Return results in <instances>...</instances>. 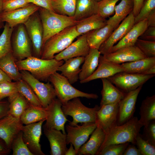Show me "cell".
<instances>
[{"label":"cell","mask_w":155,"mask_h":155,"mask_svg":"<svg viewBox=\"0 0 155 155\" xmlns=\"http://www.w3.org/2000/svg\"><path fill=\"white\" fill-rule=\"evenodd\" d=\"M18 92L16 82L11 81L0 83V101Z\"/></svg>","instance_id":"46"},{"label":"cell","mask_w":155,"mask_h":155,"mask_svg":"<svg viewBox=\"0 0 155 155\" xmlns=\"http://www.w3.org/2000/svg\"><path fill=\"white\" fill-rule=\"evenodd\" d=\"M8 98L9 103L8 114L14 117L20 118L30 103L18 92Z\"/></svg>","instance_id":"35"},{"label":"cell","mask_w":155,"mask_h":155,"mask_svg":"<svg viewBox=\"0 0 155 155\" xmlns=\"http://www.w3.org/2000/svg\"><path fill=\"white\" fill-rule=\"evenodd\" d=\"M115 28L113 26L107 24L102 27L86 33L87 41L90 48L99 49Z\"/></svg>","instance_id":"27"},{"label":"cell","mask_w":155,"mask_h":155,"mask_svg":"<svg viewBox=\"0 0 155 155\" xmlns=\"http://www.w3.org/2000/svg\"><path fill=\"white\" fill-rule=\"evenodd\" d=\"M106 135L101 128L97 127L89 140L80 148L78 154L97 155L104 141Z\"/></svg>","instance_id":"25"},{"label":"cell","mask_w":155,"mask_h":155,"mask_svg":"<svg viewBox=\"0 0 155 155\" xmlns=\"http://www.w3.org/2000/svg\"><path fill=\"white\" fill-rule=\"evenodd\" d=\"M16 83L18 92L24 97L30 104L42 106L38 97L26 81L22 79L16 82Z\"/></svg>","instance_id":"38"},{"label":"cell","mask_w":155,"mask_h":155,"mask_svg":"<svg viewBox=\"0 0 155 155\" xmlns=\"http://www.w3.org/2000/svg\"><path fill=\"white\" fill-rule=\"evenodd\" d=\"M11 151L4 140L0 138V155L9 154Z\"/></svg>","instance_id":"53"},{"label":"cell","mask_w":155,"mask_h":155,"mask_svg":"<svg viewBox=\"0 0 155 155\" xmlns=\"http://www.w3.org/2000/svg\"><path fill=\"white\" fill-rule=\"evenodd\" d=\"M98 3L96 0H77L75 19L78 21L97 14Z\"/></svg>","instance_id":"32"},{"label":"cell","mask_w":155,"mask_h":155,"mask_svg":"<svg viewBox=\"0 0 155 155\" xmlns=\"http://www.w3.org/2000/svg\"><path fill=\"white\" fill-rule=\"evenodd\" d=\"M47 113L46 108L30 104L21 115L20 119L23 124L27 125L46 120Z\"/></svg>","instance_id":"34"},{"label":"cell","mask_w":155,"mask_h":155,"mask_svg":"<svg viewBox=\"0 0 155 155\" xmlns=\"http://www.w3.org/2000/svg\"><path fill=\"white\" fill-rule=\"evenodd\" d=\"M45 120L26 125L22 127L23 140L33 155H45L41 150L40 141L42 125Z\"/></svg>","instance_id":"12"},{"label":"cell","mask_w":155,"mask_h":155,"mask_svg":"<svg viewBox=\"0 0 155 155\" xmlns=\"http://www.w3.org/2000/svg\"><path fill=\"white\" fill-rule=\"evenodd\" d=\"M38 12L43 29L42 47L50 38L66 28L75 26L78 22L73 17L60 15L40 7Z\"/></svg>","instance_id":"3"},{"label":"cell","mask_w":155,"mask_h":155,"mask_svg":"<svg viewBox=\"0 0 155 155\" xmlns=\"http://www.w3.org/2000/svg\"><path fill=\"white\" fill-rule=\"evenodd\" d=\"M9 104L8 101H0V119L8 115Z\"/></svg>","instance_id":"52"},{"label":"cell","mask_w":155,"mask_h":155,"mask_svg":"<svg viewBox=\"0 0 155 155\" xmlns=\"http://www.w3.org/2000/svg\"><path fill=\"white\" fill-rule=\"evenodd\" d=\"M155 9V0H144L140 11L135 17L134 24L146 19L149 14Z\"/></svg>","instance_id":"43"},{"label":"cell","mask_w":155,"mask_h":155,"mask_svg":"<svg viewBox=\"0 0 155 155\" xmlns=\"http://www.w3.org/2000/svg\"><path fill=\"white\" fill-rule=\"evenodd\" d=\"M134 7L133 0H121L120 3L116 5L114 15L107 20V24H111L116 28L131 12Z\"/></svg>","instance_id":"30"},{"label":"cell","mask_w":155,"mask_h":155,"mask_svg":"<svg viewBox=\"0 0 155 155\" xmlns=\"http://www.w3.org/2000/svg\"><path fill=\"white\" fill-rule=\"evenodd\" d=\"M3 22L2 21L0 16V29L1 28L2 26V23Z\"/></svg>","instance_id":"60"},{"label":"cell","mask_w":155,"mask_h":155,"mask_svg":"<svg viewBox=\"0 0 155 155\" xmlns=\"http://www.w3.org/2000/svg\"><path fill=\"white\" fill-rule=\"evenodd\" d=\"M142 137L155 146V120L151 121L146 127H144Z\"/></svg>","instance_id":"48"},{"label":"cell","mask_w":155,"mask_h":155,"mask_svg":"<svg viewBox=\"0 0 155 155\" xmlns=\"http://www.w3.org/2000/svg\"><path fill=\"white\" fill-rule=\"evenodd\" d=\"M3 1V0H0V14L2 12Z\"/></svg>","instance_id":"59"},{"label":"cell","mask_w":155,"mask_h":155,"mask_svg":"<svg viewBox=\"0 0 155 155\" xmlns=\"http://www.w3.org/2000/svg\"><path fill=\"white\" fill-rule=\"evenodd\" d=\"M99 50L90 48L89 53L85 57L84 61L79 75L80 82L91 75L98 67L101 55Z\"/></svg>","instance_id":"28"},{"label":"cell","mask_w":155,"mask_h":155,"mask_svg":"<svg viewBox=\"0 0 155 155\" xmlns=\"http://www.w3.org/2000/svg\"><path fill=\"white\" fill-rule=\"evenodd\" d=\"M62 104L58 98L55 99L46 108V122L43 128L55 129L61 131L65 134V125L68 121L61 109Z\"/></svg>","instance_id":"13"},{"label":"cell","mask_w":155,"mask_h":155,"mask_svg":"<svg viewBox=\"0 0 155 155\" xmlns=\"http://www.w3.org/2000/svg\"><path fill=\"white\" fill-rule=\"evenodd\" d=\"M85 57H80L68 59L59 67L57 71L60 72L71 84H74L79 80L80 67Z\"/></svg>","instance_id":"24"},{"label":"cell","mask_w":155,"mask_h":155,"mask_svg":"<svg viewBox=\"0 0 155 155\" xmlns=\"http://www.w3.org/2000/svg\"><path fill=\"white\" fill-rule=\"evenodd\" d=\"M11 42L12 53L16 61L33 56L32 43L24 24L14 28Z\"/></svg>","instance_id":"7"},{"label":"cell","mask_w":155,"mask_h":155,"mask_svg":"<svg viewBox=\"0 0 155 155\" xmlns=\"http://www.w3.org/2000/svg\"><path fill=\"white\" fill-rule=\"evenodd\" d=\"M101 0H96V1H97V2H99L101 1Z\"/></svg>","instance_id":"61"},{"label":"cell","mask_w":155,"mask_h":155,"mask_svg":"<svg viewBox=\"0 0 155 155\" xmlns=\"http://www.w3.org/2000/svg\"><path fill=\"white\" fill-rule=\"evenodd\" d=\"M13 155H33L24 142L21 131L13 141L11 146Z\"/></svg>","instance_id":"40"},{"label":"cell","mask_w":155,"mask_h":155,"mask_svg":"<svg viewBox=\"0 0 155 155\" xmlns=\"http://www.w3.org/2000/svg\"><path fill=\"white\" fill-rule=\"evenodd\" d=\"M155 74H141L121 72L107 79L125 93L134 90L143 85L148 80L155 76Z\"/></svg>","instance_id":"9"},{"label":"cell","mask_w":155,"mask_h":155,"mask_svg":"<svg viewBox=\"0 0 155 155\" xmlns=\"http://www.w3.org/2000/svg\"><path fill=\"white\" fill-rule=\"evenodd\" d=\"M120 0H101L98 3L97 14L106 19L115 13L116 4Z\"/></svg>","instance_id":"41"},{"label":"cell","mask_w":155,"mask_h":155,"mask_svg":"<svg viewBox=\"0 0 155 155\" xmlns=\"http://www.w3.org/2000/svg\"><path fill=\"white\" fill-rule=\"evenodd\" d=\"M148 27H155V9L149 14L146 18Z\"/></svg>","instance_id":"55"},{"label":"cell","mask_w":155,"mask_h":155,"mask_svg":"<svg viewBox=\"0 0 155 155\" xmlns=\"http://www.w3.org/2000/svg\"><path fill=\"white\" fill-rule=\"evenodd\" d=\"M20 71L22 79L26 81L32 89L43 107L46 108L56 98L54 88L49 81L46 83H44L36 78L27 71L22 70Z\"/></svg>","instance_id":"8"},{"label":"cell","mask_w":155,"mask_h":155,"mask_svg":"<svg viewBox=\"0 0 155 155\" xmlns=\"http://www.w3.org/2000/svg\"><path fill=\"white\" fill-rule=\"evenodd\" d=\"M102 55L106 59L119 64L146 57L135 45L122 47L113 52Z\"/></svg>","instance_id":"20"},{"label":"cell","mask_w":155,"mask_h":155,"mask_svg":"<svg viewBox=\"0 0 155 155\" xmlns=\"http://www.w3.org/2000/svg\"><path fill=\"white\" fill-rule=\"evenodd\" d=\"M143 85L136 89L125 93L119 102L117 125H120L128 121L133 117L138 95Z\"/></svg>","instance_id":"15"},{"label":"cell","mask_w":155,"mask_h":155,"mask_svg":"<svg viewBox=\"0 0 155 155\" xmlns=\"http://www.w3.org/2000/svg\"><path fill=\"white\" fill-rule=\"evenodd\" d=\"M49 81L53 85L56 96L62 104L76 98L97 99L98 97L96 94L84 92L75 88L66 78L57 72L50 76Z\"/></svg>","instance_id":"6"},{"label":"cell","mask_w":155,"mask_h":155,"mask_svg":"<svg viewBox=\"0 0 155 155\" xmlns=\"http://www.w3.org/2000/svg\"><path fill=\"white\" fill-rule=\"evenodd\" d=\"M77 0H51L53 11L60 15L73 17Z\"/></svg>","instance_id":"37"},{"label":"cell","mask_w":155,"mask_h":155,"mask_svg":"<svg viewBox=\"0 0 155 155\" xmlns=\"http://www.w3.org/2000/svg\"><path fill=\"white\" fill-rule=\"evenodd\" d=\"M135 145L142 155H155V146L144 139L140 133L137 137Z\"/></svg>","instance_id":"45"},{"label":"cell","mask_w":155,"mask_h":155,"mask_svg":"<svg viewBox=\"0 0 155 155\" xmlns=\"http://www.w3.org/2000/svg\"><path fill=\"white\" fill-rule=\"evenodd\" d=\"M29 0L30 3H33L40 7L54 11L52 6L51 0Z\"/></svg>","instance_id":"50"},{"label":"cell","mask_w":155,"mask_h":155,"mask_svg":"<svg viewBox=\"0 0 155 155\" xmlns=\"http://www.w3.org/2000/svg\"><path fill=\"white\" fill-rule=\"evenodd\" d=\"M13 29L6 23L0 35V58L12 52L11 38Z\"/></svg>","instance_id":"39"},{"label":"cell","mask_w":155,"mask_h":155,"mask_svg":"<svg viewBox=\"0 0 155 155\" xmlns=\"http://www.w3.org/2000/svg\"><path fill=\"white\" fill-rule=\"evenodd\" d=\"M139 122L146 127L155 120V95L147 96L142 102L140 108Z\"/></svg>","instance_id":"31"},{"label":"cell","mask_w":155,"mask_h":155,"mask_svg":"<svg viewBox=\"0 0 155 155\" xmlns=\"http://www.w3.org/2000/svg\"><path fill=\"white\" fill-rule=\"evenodd\" d=\"M23 126L20 118L14 117L10 115L0 119V138L11 150L13 140L22 131Z\"/></svg>","instance_id":"17"},{"label":"cell","mask_w":155,"mask_h":155,"mask_svg":"<svg viewBox=\"0 0 155 155\" xmlns=\"http://www.w3.org/2000/svg\"><path fill=\"white\" fill-rule=\"evenodd\" d=\"M123 155H142L138 149L135 144H131L127 146Z\"/></svg>","instance_id":"51"},{"label":"cell","mask_w":155,"mask_h":155,"mask_svg":"<svg viewBox=\"0 0 155 155\" xmlns=\"http://www.w3.org/2000/svg\"><path fill=\"white\" fill-rule=\"evenodd\" d=\"M40 7L33 3L12 11L3 12L0 14L3 22H6L9 26L14 28L20 24H24L30 17L38 11Z\"/></svg>","instance_id":"18"},{"label":"cell","mask_w":155,"mask_h":155,"mask_svg":"<svg viewBox=\"0 0 155 155\" xmlns=\"http://www.w3.org/2000/svg\"><path fill=\"white\" fill-rule=\"evenodd\" d=\"M121 65L124 72L142 74L148 69L155 65V57H146L133 61L123 63Z\"/></svg>","instance_id":"36"},{"label":"cell","mask_w":155,"mask_h":155,"mask_svg":"<svg viewBox=\"0 0 155 155\" xmlns=\"http://www.w3.org/2000/svg\"><path fill=\"white\" fill-rule=\"evenodd\" d=\"M143 126L136 117H133L123 124L114 126L106 134L97 155L102 148L111 144L131 143L135 145L137 137Z\"/></svg>","instance_id":"2"},{"label":"cell","mask_w":155,"mask_h":155,"mask_svg":"<svg viewBox=\"0 0 155 155\" xmlns=\"http://www.w3.org/2000/svg\"><path fill=\"white\" fill-rule=\"evenodd\" d=\"M107 24V20L96 14L78 21L75 25L80 36L102 27Z\"/></svg>","instance_id":"29"},{"label":"cell","mask_w":155,"mask_h":155,"mask_svg":"<svg viewBox=\"0 0 155 155\" xmlns=\"http://www.w3.org/2000/svg\"><path fill=\"white\" fill-rule=\"evenodd\" d=\"M101 79L102 88L101 91L102 99L100 106L119 102L123 98L125 93L115 86L107 78Z\"/></svg>","instance_id":"26"},{"label":"cell","mask_w":155,"mask_h":155,"mask_svg":"<svg viewBox=\"0 0 155 155\" xmlns=\"http://www.w3.org/2000/svg\"><path fill=\"white\" fill-rule=\"evenodd\" d=\"M150 41H155V27H148L139 38Z\"/></svg>","instance_id":"49"},{"label":"cell","mask_w":155,"mask_h":155,"mask_svg":"<svg viewBox=\"0 0 155 155\" xmlns=\"http://www.w3.org/2000/svg\"><path fill=\"white\" fill-rule=\"evenodd\" d=\"M44 133L48 139L51 155H65L67 147L66 133L55 129L43 128Z\"/></svg>","instance_id":"22"},{"label":"cell","mask_w":155,"mask_h":155,"mask_svg":"<svg viewBox=\"0 0 155 155\" xmlns=\"http://www.w3.org/2000/svg\"><path fill=\"white\" fill-rule=\"evenodd\" d=\"M144 75H152L155 74V65L148 69L142 73Z\"/></svg>","instance_id":"58"},{"label":"cell","mask_w":155,"mask_h":155,"mask_svg":"<svg viewBox=\"0 0 155 155\" xmlns=\"http://www.w3.org/2000/svg\"><path fill=\"white\" fill-rule=\"evenodd\" d=\"M144 0H133L134 7L132 13L135 17L139 13Z\"/></svg>","instance_id":"54"},{"label":"cell","mask_w":155,"mask_h":155,"mask_svg":"<svg viewBox=\"0 0 155 155\" xmlns=\"http://www.w3.org/2000/svg\"><path fill=\"white\" fill-rule=\"evenodd\" d=\"M100 106L96 105L92 108L87 107L82 102L79 98H73L62 104L61 109L66 116L73 118L69 125L75 126L79 123H96V115Z\"/></svg>","instance_id":"5"},{"label":"cell","mask_w":155,"mask_h":155,"mask_svg":"<svg viewBox=\"0 0 155 155\" xmlns=\"http://www.w3.org/2000/svg\"><path fill=\"white\" fill-rule=\"evenodd\" d=\"M29 0H3L2 12H8L23 7L30 3Z\"/></svg>","instance_id":"47"},{"label":"cell","mask_w":155,"mask_h":155,"mask_svg":"<svg viewBox=\"0 0 155 155\" xmlns=\"http://www.w3.org/2000/svg\"><path fill=\"white\" fill-rule=\"evenodd\" d=\"M129 143L111 144L102 148L97 155H123Z\"/></svg>","instance_id":"44"},{"label":"cell","mask_w":155,"mask_h":155,"mask_svg":"<svg viewBox=\"0 0 155 155\" xmlns=\"http://www.w3.org/2000/svg\"><path fill=\"white\" fill-rule=\"evenodd\" d=\"M122 72L124 70L121 64L109 61L100 55L97 68L89 77L80 82L84 84L97 79L107 78Z\"/></svg>","instance_id":"21"},{"label":"cell","mask_w":155,"mask_h":155,"mask_svg":"<svg viewBox=\"0 0 155 155\" xmlns=\"http://www.w3.org/2000/svg\"><path fill=\"white\" fill-rule=\"evenodd\" d=\"M135 17L131 12L102 44L99 50L102 55L109 53L115 44L122 39L134 24Z\"/></svg>","instance_id":"14"},{"label":"cell","mask_w":155,"mask_h":155,"mask_svg":"<svg viewBox=\"0 0 155 155\" xmlns=\"http://www.w3.org/2000/svg\"><path fill=\"white\" fill-rule=\"evenodd\" d=\"M24 24L32 43L33 56L40 58L43 29L38 11L32 14Z\"/></svg>","instance_id":"10"},{"label":"cell","mask_w":155,"mask_h":155,"mask_svg":"<svg viewBox=\"0 0 155 155\" xmlns=\"http://www.w3.org/2000/svg\"><path fill=\"white\" fill-rule=\"evenodd\" d=\"M78 38L64 50L55 55L54 58L58 61H65L74 57H86L90 48L87 41L86 34Z\"/></svg>","instance_id":"19"},{"label":"cell","mask_w":155,"mask_h":155,"mask_svg":"<svg viewBox=\"0 0 155 155\" xmlns=\"http://www.w3.org/2000/svg\"><path fill=\"white\" fill-rule=\"evenodd\" d=\"M16 61L12 52L0 58V68L12 80L15 82L22 79L21 74L16 64Z\"/></svg>","instance_id":"33"},{"label":"cell","mask_w":155,"mask_h":155,"mask_svg":"<svg viewBox=\"0 0 155 155\" xmlns=\"http://www.w3.org/2000/svg\"><path fill=\"white\" fill-rule=\"evenodd\" d=\"M96 127V123H83L81 125H66L67 145L72 144L78 154L80 148L87 141Z\"/></svg>","instance_id":"11"},{"label":"cell","mask_w":155,"mask_h":155,"mask_svg":"<svg viewBox=\"0 0 155 155\" xmlns=\"http://www.w3.org/2000/svg\"><path fill=\"white\" fill-rule=\"evenodd\" d=\"M70 145L69 148L67 149L65 154V155H77L76 152L74 147L71 144H70Z\"/></svg>","instance_id":"57"},{"label":"cell","mask_w":155,"mask_h":155,"mask_svg":"<svg viewBox=\"0 0 155 155\" xmlns=\"http://www.w3.org/2000/svg\"><path fill=\"white\" fill-rule=\"evenodd\" d=\"M148 27L146 19L135 24L124 37L112 47L109 53L122 47L135 45L137 40Z\"/></svg>","instance_id":"23"},{"label":"cell","mask_w":155,"mask_h":155,"mask_svg":"<svg viewBox=\"0 0 155 155\" xmlns=\"http://www.w3.org/2000/svg\"><path fill=\"white\" fill-rule=\"evenodd\" d=\"M119 103L100 106L97 111L96 123L106 134L117 125Z\"/></svg>","instance_id":"16"},{"label":"cell","mask_w":155,"mask_h":155,"mask_svg":"<svg viewBox=\"0 0 155 155\" xmlns=\"http://www.w3.org/2000/svg\"><path fill=\"white\" fill-rule=\"evenodd\" d=\"M11 81L9 77L0 68V83Z\"/></svg>","instance_id":"56"},{"label":"cell","mask_w":155,"mask_h":155,"mask_svg":"<svg viewBox=\"0 0 155 155\" xmlns=\"http://www.w3.org/2000/svg\"><path fill=\"white\" fill-rule=\"evenodd\" d=\"M80 36L75 26L68 27L50 38L45 43L42 50L40 58L45 59L54 58Z\"/></svg>","instance_id":"4"},{"label":"cell","mask_w":155,"mask_h":155,"mask_svg":"<svg viewBox=\"0 0 155 155\" xmlns=\"http://www.w3.org/2000/svg\"><path fill=\"white\" fill-rule=\"evenodd\" d=\"M135 45L146 57H155V41L144 40L139 38Z\"/></svg>","instance_id":"42"},{"label":"cell","mask_w":155,"mask_h":155,"mask_svg":"<svg viewBox=\"0 0 155 155\" xmlns=\"http://www.w3.org/2000/svg\"><path fill=\"white\" fill-rule=\"evenodd\" d=\"M64 62L55 58L45 59L32 56L16 61V63L19 71H27L38 80L47 82L50 76L57 71L59 67Z\"/></svg>","instance_id":"1"}]
</instances>
